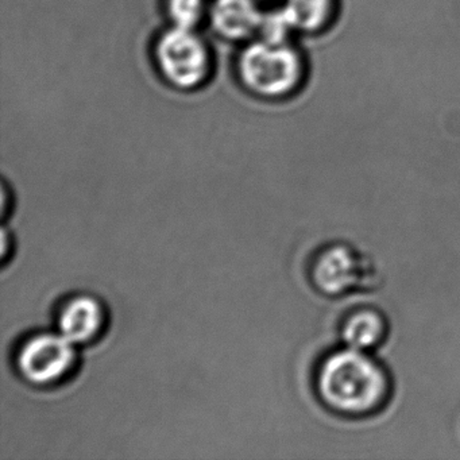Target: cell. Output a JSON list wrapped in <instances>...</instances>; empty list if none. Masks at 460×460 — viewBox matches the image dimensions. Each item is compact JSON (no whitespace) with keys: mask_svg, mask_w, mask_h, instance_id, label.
<instances>
[{"mask_svg":"<svg viewBox=\"0 0 460 460\" xmlns=\"http://www.w3.org/2000/svg\"><path fill=\"white\" fill-rule=\"evenodd\" d=\"M262 17L255 0H215L209 10L215 31L228 40L258 34Z\"/></svg>","mask_w":460,"mask_h":460,"instance_id":"cell-7","label":"cell"},{"mask_svg":"<svg viewBox=\"0 0 460 460\" xmlns=\"http://www.w3.org/2000/svg\"><path fill=\"white\" fill-rule=\"evenodd\" d=\"M103 305L93 296L69 298L58 314V331L75 344L87 343L101 332L104 325Z\"/></svg>","mask_w":460,"mask_h":460,"instance_id":"cell-6","label":"cell"},{"mask_svg":"<svg viewBox=\"0 0 460 460\" xmlns=\"http://www.w3.org/2000/svg\"><path fill=\"white\" fill-rule=\"evenodd\" d=\"M76 362V344L58 332L37 333L21 346L17 367L33 385L47 386L61 381Z\"/></svg>","mask_w":460,"mask_h":460,"instance_id":"cell-4","label":"cell"},{"mask_svg":"<svg viewBox=\"0 0 460 460\" xmlns=\"http://www.w3.org/2000/svg\"><path fill=\"white\" fill-rule=\"evenodd\" d=\"M316 389L328 408L346 416H366L386 403L390 379L367 351L347 347L320 363Z\"/></svg>","mask_w":460,"mask_h":460,"instance_id":"cell-1","label":"cell"},{"mask_svg":"<svg viewBox=\"0 0 460 460\" xmlns=\"http://www.w3.org/2000/svg\"><path fill=\"white\" fill-rule=\"evenodd\" d=\"M238 69L247 90L266 98L292 93L303 77V61L296 50L261 40L242 52Z\"/></svg>","mask_w":460,"mask_h":460,"instance_id":"cell-2","label":"cell"},{"mask_svg":"<svg viewBox=\"0 0 460 460\" xmlns=\"http://www.w3.org/2000/svg\"><path fill=\"white\" fill-rule=\"evenodd\" d=\"M161 74L174 87L192 90L209 74L208 48L195 33V29L173 26L161 36L155 47Z\"/></svg>","mask_w":460,"mask_h":460,"instance_id":"cell-3","label":"cell"},{"mask_svg":"<svg viewBox=\"0 0 460 460\" xmlns=\"http://www.w3.org/2000/svg\"><path fill=\"white\" fill-rule=\"evenodd\" d=\"M206 0H168V12L173 26L195 29L206 13Z\"/></svg>","mask_w":460,"mask_h":460,"instance_id":"cell-11","label":"cell"},{"mask_svg":"<svg viewBox=\"0 0 460 460\" xmlns=\"http://www.w3.org/2000/svg\"><path fill=\"white\" fill-rule=\"evenodd\" d=\"M293 31L296 29L289 15L287 14L285 9H281L263 14L258 34H260L261 41L271 45H285Z\"/></svg>","mask_w":460,"mask_h":460,"instance_id":"cell-10","label":"cell"},{"mask_svg":"<svg viewBox=\"0 0 460 460\" xmlns=\"http://www.w3.org/2000/svg\"><path fill=\"white\" fill-rule=\"evenodd\" d=\"M367 261L343 244H335L317 255L312 269V279L317 289L325 295L339 296L367 287L371 277Z\"/></svg>","mask_w":460,"mask_h":460,"instance_id":"cell-5","label":"cell"},{"mask_svg":"<svg viewBox=\"0 0 460 460\" xmlns=\"http://www.w3.org/2000/svg\"><path fill=\"white\" fill-rule=\"evenodd\" d=\"M386 320L373 308L351 312L341 325V338L347 347L370 351L386 336Z\"/></svg>","mask_w":460,"mask_h":460,"instance_id":"cell-8","label":"cell"},{"mask_svg":"<svg viewBox=\"0 0 460 460\" xmlns=\"http://www.w3.org/2000/svg\"><path fill=\"white\" fill-rule=\"evenodd\" d=\"M332 4L333 0H287L284 9L296 31H312L327 22Z\"/></svg>","mask_w":460,"mask_h":460,"instance_id":"cell-9","label":"cell"}]
</instances>
